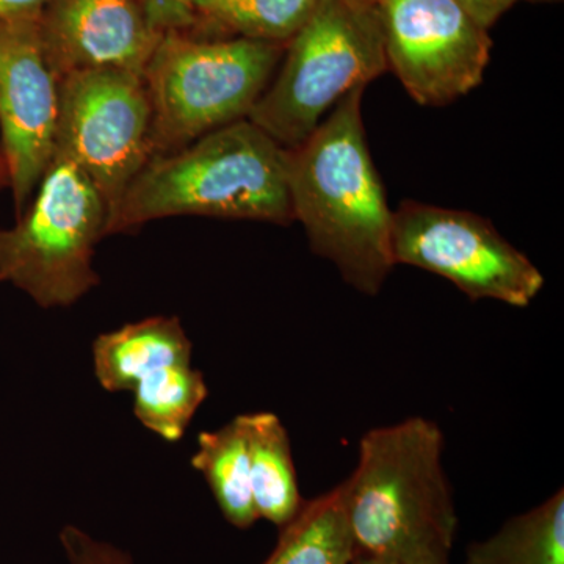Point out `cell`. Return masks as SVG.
<instances>
[{"instance_id": "11", "label": "cell", "mask_w": 564, "mask_h": 564, "mask_svg": "<svg viewBox=\"0 0 564 564\" xmlns=\"http://www.w3.org/2000/svg\"><path fill=\"white\" fill-rule=\"evenodd\" d=\"M41 39L61 79L79 70H126L143 77L163 33L140 0H50Z\"/></svg>"}, {"instance_id": "13", "label": "cell", "mask_w": 564, "mask_h": 564, "mask_svg": "<svg viewBox=\"0 0 564 564\" xmlns=\"http://www.w3.org/2000/svg\"><path fill=\"white\" fill-rule=\"evenodd\" d=\"M252 502L259 519L284 527L302 510L304 500L293 463L291 437L273 413L245 414Z\"/></svg>"}, {"instance_id": "15", "label": "cell", "mask_w": 564, "mask_h": 564, "mask_svg": "<svg viewBox=\"0 0 564 564\" xmlns=\"http://www.w3.org/2000/svg\"><path fill=\"white\" fill-rule=\"evenodd\" d=\"M466 564H564V491L467 547Z\"/></svg>"}, {"instance_id": "22", "label": "cell", "mask_w": 564, "mask_h": 564, "mask_svg": "<svg viewBox=\"0 0 564 564\" xmlns=\"http://www.w3.org/2000/svg\"><path fill=\"white\" fill-rule=\"evenodd\" d=\"M50 0H0V22L39 17Z\"/></svg>"}, {"instance_id": "20", "label": "cell", "mask_w": 564, "mask_h": 564, "mask_svg": "<svg viewBox=\"0 0 564 564\" xmlns=\"http://www.w3.org/2000/svg\"><path fill=\"white\" fill-rule=\"evenodd\" d=\"M159 32H192L198 28L195 0H140Z\"/></svg>"}, {"instance_id": "4", "label": "cell", "mask_w": 564, "mask_h": 564, "mask_svg": "<svg viewBox=\"0 0 564 564\" xmlns=\"http://www.w3.org/2000/svg\"><path fill=\"white\" fill-rule=\"evenodd\" d=\"M284 44L242 36L163 33L144 69L152 158L245 120L269 87Z\"/></svg>"}, {"instance_id": "5", "label": "cell", "mask_w": 564, "mask_h": 564, "mask_svg": "<svg viewBox=\"0 0 564 564\" xmlns=\"http://www.w3.org/2000/svg\"><path fill=\"white\" fill-rule=\"evenodd\" d=\"M285 46L280 74L248 115L284 150L302 144L348 93L389 70L377 7L321 0Z\"/></svg>"}, {"instance_id": "10", "label": "cell", "mask_w": 564, "mask_h": 564, "mask_svg": "<svg viewBox=\"0 0 564 564\" xmlns=\"http://www.w3.org/2000/svg\"><path fill=\"white\" fill-rule=\"evenodd\" d=\"M39 17L0 22V148L17 217L51 165L61 115L62 79L44 50Z\"/></svg>"}, {"instance_id": "9", "label": "cell", "mask_w": 564, "mask_h": 564, "mask_svg": "<svg viewBox=\"0 0 564 564\" xmlns=\"http://www.w3.org/2000/svg\"><path fill=\"white\" fill-rule=\"evenodd\" d=\"M389 69L422 106H447L484 82L488 31L455 0H380Z\"/></svg>"}, {"instance_id": "6", "label": "cell", "mask_w": 564, "mask_h": 564, "mask_svg": "<svg viewBox=\"0 0 564 564\" xmlns=\"http://www.w3.org/2000/svg\"><path fill=\"white\" fill-rule=\"evenodd\" d=\"M107 223L106 204L79 166L52 159L17 223L0 229V282L44 310L79 302L99 284L93 262Z\"/></svg>"}, {"instance_id": "26", "label": "cell", "mask_w": 564, "mask_h": 564, "mask_svg": "<svg viewBox=\"0 0 564 564\" xmlns=\"http://www.w3.org/2000/svg\"><path fill=\"white\" fill-rule=\"evenodd\" d=\"M529 2H556V0H529Z\"/></svg>"}, {"instance_id": "7", "label": "cell", "mask_w": 564, "mask_h": 564, "mask_svg": "<svg viewBox=\"0 0 564 564\" xmlns=\"http://www.w3.org/2000/svg\"><path fill=\"white\" fill-rule=\"evenodd\" d=\"M54 158L79 166L101 195L110 221L126 188L152 158V110L143 77L111 69L63 77Z\"/></svg>"}, {"instance_id": "19", "label": "cell", "mask_w": 564, "mask_h": 564, "mask_svg": "<svg viewBox=\"0 0 564 564\" xmlns=\"http://www.w3.org/2000/svg\"><path fill=\"white\" fill-rule=\"evenodd\" d=\"M61 543L68 564H133L131 555L96 540L79 527H63Z\"/></svg>"}, {"instance_id": "17", "label": "cell", "mask_w": 564, "mask_h": 564, "mask_svg": "<svg viewBox=\"0 0 564 564\" xmlns=\"http://www.w3.org/2000/svg\"><path fill=\"white\" fill-rule=\"evenodd\" d=\"M133 413L141 425L166 443H180L209 397L206 378L192 361L166 364L133 386Z\"/></svg>"}, {"instance_id": "14", "label": "cell", "mask_w": 564, "mask_h": 564, "mask_svg": "<svg viewBox=\"0 0 564 564\" xmlns=\"http://www.w3.org/2000/svg\"><path fill=\"white\" fill-rule=\"evenodd\" d=\"M193 469L206 478L226 521L237 529H250L259 516L252 502L250 451L247 419L237 415L215 432L198 434Z\"/></svg>"}, {"instance_id": "8", "label": "cell", "mask_w": 564, "mask_h": 564, "mask_svg": "<svg viewBox=\"0 0 564 564\" xmlns=\"http://www.w3.org/2000/svg\"><path fill=\"white\" fill-rule=\"evenodd\" d=\"M393 262L454 282L470 300L527 307L543 291L532 261L473 212L403 202L392 217Z\"/></svg>"}, {"instance_id": "21", "label": "cell", "mask_w": 564, "mask_h": 564, "mask_svg": "<svg viewBox=\"0 0 564 564\" xmlns=\"http://www.w3.org/2000/svg\"><path fill=\"white\" fill-rule=\"evenodd\" d=\"M467 17L488 31L518 0H455Z\"/></svg>"}, {"instance_id": "27", "label": "cell", "mask_w": 564, "mask_h": 564, "mask_svg": "<svg viewBox=\"0 0 564 564\" xmlns=\"http://www.w3.org/2000/svg\"><path fill=\"white\" fill-rule=\"evenodd\" d=\"M198 2V0H195V3Z\"/></svg>"}, {"instance_id": "16", "label": "cell", "mask_w": 564, "mask_h": 564, "mask_svg": "<svg viewBox=\"0 0 564 564\" xmlns=\"http://www.w3.org/2000/svg\"><path fill=\"white\" fill-rule=\"evenodd\" d=\"M352 541L343 484L304 502L263 564H350Z\"/></svg>"}, {"instance_id": "25", "label": "cell", "mask_w": 564, "mask_h": 564, "mask_svg": "<svg viewBox=\"0 0 564 564\" xmlns=\"http://www.w3.org/2000/svg\"><path fill=\"white\" fill-rule=\"evenodd\" d=\"M347 2L355 3V6L377 7L380 0H347Z\"/></svg>"}, {"instance_id": "18", "label": "cell", "mask_w": 564, "mask_h": 564, "mask_svg": "<svg viewBox=\"0 0 564 564\" xmlns=\"http://www.w3.org/2000/svg\"><path fill=\"white\" fill-rule=\"evenodd\" d=\"M321 0H198L199 29L288 44Z\"/></svg>"}, {"instance_id": "23", "label": "cell", "mask_w": 564, "mask_h": 564, "mask_svg": "<svg viewBox=\"0 0 564 564\" xmlns=\"http://www.w3.org/2000/svg\"><path fill=\"white\" fill-rule=\"evenodd\" d=\"M11 187L9 163H7L6 155H3L2 148H0V193Z\"/></svg>"}, {"instance_id": "24", "label": "cell", "mask_w": 564, "mask_h": 564, "mask_svg": "<svg viewBox=\"0 0 564 564\" xmlns=\"http://www.w3.org/2000/svg\"><path fill=\"white\" fill-rule=\"evenodd\" d=\"M350 564H408V563L388 562V560H375V558H352Z\"/></svg>"}, {"instance_id": "1", "label": "cell", "mask_w": 564, "mask_h": 564, "mask_svg": "<svg viewBox=\"0 0 564 564\" xmlns=\"http://www.w3.org/2000/svg\"><path fill=\"white\" fill-rule=\"evenodd\" d=\"M359 87L334 106L306 140L288 150L293 221L311 250L328 259L358 292L377 295L395 262L392 217L367 147Z\"/></svg>"}, {"instance_id": "3", "label": "cell", "mask_w": 564, "mask_h": 564, "mask_svg": "<svg viewBox=\"0 0 564 564\" xmlns=\"http://www.w3.org/2000/svg\"><path fill=\"white\" fill-rule=\"evenodd\" d=\"M293 221L288 150L245 118L154 155L126 188L107 237L170 217Z\"/></svg>"}, {"instance_id": "2", "label": "cell", "mask_w": 564, "mask_h": 564, "mask_svg": "<svg viewBox=\"0 0 564 564\" xmlns=\"http://www.w3.org/2000/svg\"><path fill=\"white\" fill-rule=\"evenodd\" d=\"M444 434L410 417L364 434L343 481L352 558L448 564L458 514L443 466Z\"/></svg>"}, {"instance_id": "12", "label": "cell", "mask_w": 564, "mask_h": 564, "mask_svg": "<svg viewBox=\"0 0 564 564\" xmlns=\"http://www.w3.org/2000/svg\"><path fill=\"white\" fill-rule=\"evenodd\" d=\"M193 345L177 317L155 315L104 333L93 343L96 380L109 392H129L166 364L192 361Z\"/></svg>"}]
</instances>
